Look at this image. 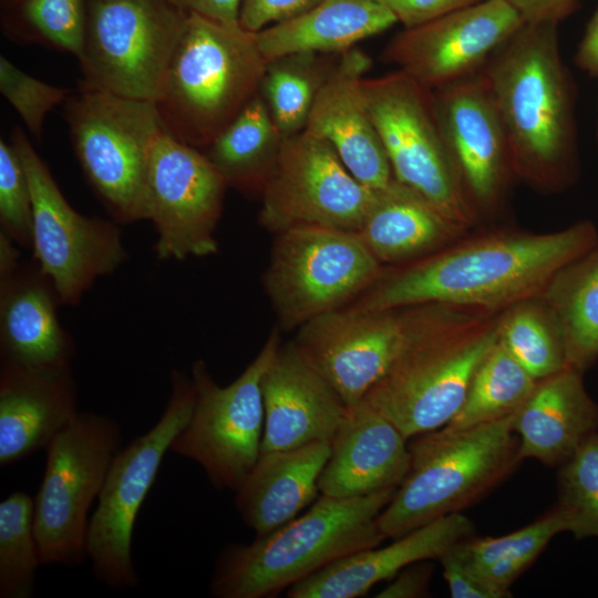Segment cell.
<instances>
[{"label":"cell","instance_id":"1","mask_svg":"<svg viewBox=\"0 0 598 598\" xmlns=\"http://www.w3.org/2000/svg\"><path fill=\"white\" fill-rule=\"evenodd\" d=\"M597 243L589 220L546 234L496 233L381 274L348 306L383 310L441 303L496 312L540 297L563 267Z\"/></svg>","mask_w":598,"mask_h":598},{"label":"cell","instance_id":"2","mask_svg":"<svg viewBox=\"0 0 598 598\" xmlns=\"http://www.w3.org/2000/svg\"><path fill=\"white\" fill-rule=\"evenodd\" d=\"M504 127L517 177L547 192L578 175L576 85L556 24L520 25L481 70Z\"/></svg>","mask_w":598,"mask_h":598},{"label":"cell","instance_id":"3","mask_svg":"<svg viewBox=\"0 0 598 598\" xmlns=\"http://www.w3.org/2000/svg\"><path fill=\"white\" fill-rule=\"evenodd\" d=\"M396 488L354 498L320 495L303 515L251 544L218 556L209 591L216 598L274 597L327 566L385 539L378 516Z\"/></svg>","mask_w":598,"mask_h":598},{"label":"cell","instance_id":"4","mask_svg":"<svg viewBox=\"0 0 598 598\" xmlns=\"http://www.w3.org/2000/svg\"><path fill=\"white\" fill-rule=\"evenodd\" d=\"M514 414L414 436L409 471L377 519L385 538L460 513L503 482L522 462Z\"/></svg>","mask_w":598,"mask_h":598},{"label":"cell","instance_id":"5","mask_svg":"<svg viewBox=\"0 0 598 598\" xmlns=\"http://www.w3.org/2000/svg\"><path fill=\"white\" fill-rule=\"evenodd\" d=\"M266 63L255 33L188 13L157 103L167 128L205 150L259 92Z\"/></svg>","mask_w":598,"mask_h":598},{"label":"cell","instance_id":"6","mask_svg":"<svg viewBox=\"0 0 598 598\" xmlns=\"http://www.w3.org/2000/svg\"><path fill=\"white\" fill-rule=\"evenodd\" d=\"M487 313L441 303L383 310L346 306L301 326L292 341L344 404L353 406L409 350Z\"/></svg>","mask_w":598,"mask_h":598},{"label":"cell","instance_id":"7","mask_svg":"<svg viewBox=\"0 0 598 598\" xmlns=\"http://www.w3.org/2000/svg\"><path fill=\"white\" fill-rule=\"evenodd\" d=\"M68 120L83 172L115 220L146 219L150 161L167 130L158 105L86 87Z\"/></svg>","mask_w":598,"mask_h":598},{"label":"cell","instance_id":"8","mask_svg":"<svg viewBox=\"0 0 598 598\" xmlns=\"http://www.w3.org/2000/svg\"><path fill=\"white\" fill-rule=\"evenodd\" d=\"M122 427L107 415L79 412L47 446L34 497V528L43 565L89 560V511L122 448Z\"/></svg>","mask_w":598,"mask_h":598},{"label":"cell","instance_id":"9","mask_svg":"<svg viewBox=\"0 0 598 598\" xmlns=\"http://www.w3.org/2000/svg\"><path fill=\"white\" fill-rule=\"evenodd\" d=\"M196 392L184 372H171V394L158 421L122 447L113 460L90 517L87 557L94 578L113 589L138 586L132 559L134 526L164 456L188 422Z\"/></svg>","mask_w":598,"mask_h":598},{"label":"cell","instance_id":"10","mask_svg":"<svg viewBox=\"0 0 598 598\" xmlns=\"http://www.w3.org/2000/svg\"><path fill=\"white\" fill-rule=\"evenodd\" d=\"M488 315L409 350L362 401L408 440L446 425L461 409L478 365L499 339V318Z\"/></svg>","mask_w":598,"mask_h":598},{"label":"cell","instance_id":"11","mask_svg":"<svg viewBox=\"0 0 598 598\" xmlns=\"http://www.w3.org/2000/svg\"><path fill=\"white\" fill-rule=\"evenodd\" d=\"M362 96L394 178L467 228L477 219L453 166L434 93L395 70L364 78Z\"/></svg>","mask_w":598,"mask_h":598},{"label":"cell","instance_id":"12","mask_svg":"<svg viewBox=\"0 0 598 598\" xmlns=\"http://www.w3.org/2000/svg\"><path fill=\"white\" fill-rule=\"evenodd\" d=\"M86 87L158 103L188 12L169 0H89Z\"/></svg>","mask_w":598,"mask_h":598},{"label":"cell","instance_id":"13","mask_svg":"<svg viewBox=\"0 0 598 598\" xmlns=\"http://www.w3.org/2000/svg\"><path fill=\"white\" fill-rule=\"evenodd\" d=\"M279 331H271L255 359L226 386L216 383L203 360L192 365L195 405L171 452L197 463L216 489L236 492L261 453L262 380L281 344Z\"/></svg>","mask_w":598,"mask_h":598},{"label":"cell","instance_id":"14","mask_svg":"<svg viewBox=\"0 0 598 598\" xmlns=\"http://www.w3.org/2000/svg\"><path fill=\"white\" fill-rule=\"evenodd\" d=\"M381 266L353 231L296 227L276 234L264 287L279 329L346 307L381 276Z\"/></svg>","mask_w":598,"mask_h":598},{"label":"cell","instance_id":"15","mask_svg":"<svg viewBox=\"0 0 598 598\" xmlns=\"http://www.w3.org/2000/svg\"><path fill=\"white\" fill-rule=\"evenodd\" d=\"M12 145L31 189L33 260L54 285L60 302L75 306L96 279L126 260L121 230L113 221L78 213L20 130Z\"/></svg>","mask_w":598,"mask_h":598},{"label":"cell","instance_id":"16","mask_svg":"<svg viewBox=\"0 0 598 598\" xmlns=\"http://www.w3.org/2000/svg\"><path fill=\"white\" fill-rule=\"evenodd\" d=\"M260 193L259 221L269 231L323 227L357 233L375 189L360 183L326 140L303 130L283 140Z\"/></svg>","mask_w":598,"mask_h":598},{"label":"cell","instance_id":"17","mask_svg":"<svg viewBox=\"0 0 598 598\" xmlns=\"http://www.w3.org/2000/svg\"><path fill=\"white\" fill-rule=\"evenodd\" d=\"M227 184L198 148L167 128L152 152L147 220L157 233L156 257L185 260L218 250L215 230Z\"/></svg>","mask_w":598,"mask_h":598},{"label":"cell","instance_id":"18","mask_svg":"<svg viewBox=\"0 0 598 598\" xmlns=\"http://www.w3.org/2000/svg\"><path fill=\"white\" fill-rule=\"evenodd\" d=\"M523 24L505 0H486L404 28L389 41L381 59L434 91L478 73Z\"/></svg>","mask_w":598,"mask_h":598},{"label":"cell","instance_id":"19","mask_svg":"<svg viewBox=\"0 0 598 598\" xmlns=\"http://www.w3.org/2000/svg\"><path fill=\"white\" fill-rule=\"evenodd\" d=\"M433 93L444 141L470 205L477 216L496 210L516 174L482 72Z\"/></svg>","mask_w":598,"mask_h":598},{"label":"cell","instance_id":"20","mask_svg":"<svg viewBox=\"0 0 598 598\" xmlns=\"http://www.w3.org/2000/svg\"><path fill=\"white\" fill-rule=\"evenodd\" d=\"M262 395L261 452L330 443L348 409L293 341L279 346L264 375Z\"/></svg>","mask_w":598,"mask_h":598},{"label":"cell","instance_id":"21","mask_svg":"<svg viewBox=\"0 0 598 598\" xmlns=\"http://www.w3.org/2000/svg\"><path fill=\"white\" fill-rule=\"evenodd\" d=\"M371 66L372 59L358 47L342 52L313 102L305 130L326 140L360 183L381 189L394 176L362 96L361 83Z\"/></svg>","mask_w":598,"mask_h":598},{"label":"cell","instance_id":"22","mask_svg":"<svg viewBox=\"0 0 598 598\" xmlns=\"http://www.w3.org/2000/svg\"><path fill=\"white\" fill-rule=\"evenodd\" d=\"M71 365L0 363V465L45 450L79 414Z\"/></svg>","mask_w":598,"mask_h":598},{"label":"cell","instance_id":"23","mask_svg":"<svg viewBox=\"0 0 598 598\" xmlns=\"http://www.w3.org/2000/svg\"><path fill=\"white\" fill-rule=\"evenodd\" d=\"M406 437L364 401L348 406L319 477L321 495L354 498L398 488L410 466Z\"/></svg>","mask_w":598,"mask_h":598},{"label":"cell","instance_id":"24","mask_svg":"<svg viewBox=\"0 0 598 598\" xmlns=\"http://www.w3.org/2000/svg\"><path fill=\"white\" fill-rule=\"evenodd\" d=\"M472 522L452 513L395 538L383 548L349 555L287 589L290 598H355L374 585L391 579L405 567L439 559L452 546L471 537Z\"/></svg>","mask_w":598,"mask_h":598},{"label":"cell","instance_id":"25","mask_svg":"<svg viewBox=\"0 0 598 598\" xmlns=\"http://www.w3.org/2000/svg\"><path fill=\"white\" fill-rule=\"evenodd\" d=\"M58 303L54 285L34 260L0 279L1 362L71 365L75 347L59 321Z\"/></svg>","mask_w":598,"mask_h":598},{"label":"cell","instance_id":"26","mask_svg":"<svg viewBox=\"0 0 598 598\" xmlns=\"http://www.w3.org/2000/svg\"><path fill=\"white\" fill-rule=\"evenodd\" d=\"M513 429L522 461L560 466L598 432V404L585 388L584 373L566 367L538 380L515 412Z\"/></svg>","mask_w":598,"mask_h":598},{"label":"cell","instance_id":"27","mask_svg":"<svg viewBox=\"0 0 598 598\" xmlns=\"http://www.w3.org/2000/svg\"><path fill=\"white\" fill-rule=\"evenodd\" d=\"M329 455V442L261 452L235 492L244 523L262 536L296 518L318 498L319 477Z\"/></svg>","mask_w":598,"mask_h":598},{"label":"cell","instance_id":"28","mask_svg":"<svg viewBox=\"0 0 598 598\" xmlns=\"http://www.w3.org/2000/svg\"><path fill=\"white\" fill-rule=\"evenodd\" d=\"M396 22L382 0H321L299 17L256 32L255 40L267 61L295 52L342 53Z\"/></svg>","mask_w":598,"mask_h":598},{"label":"cell","instance_id":"29","mask_svg":"<svg viewBox=\"0 0 598 598\" xmlns=\"http://www.w3.org/2000/svg\"><path fill=\"white\" fill-rule=\"evenodd\" d=\"M464 229L394 178L386 187L375 189L372 205L357 234L383 265L424 255Z\"/></svg>","mask_w":598,"mask_h":598},{"label":"cell","instance_id":"30","mask_svg":"<svg viewBox=\"0 0 598 598\" xmlns=\"http://www.w3.org/2000/svg\"><path fill=\"white\" fill-rule=\"evenodd\" d=\"M539 298L560 332L566 367L585 373L598 359V243L563 267Z\"/></svg>","mask_w":598,"mask_h":598},{"label":"cell","instance_id":"31","mask_svg":"<svg viewBox=\"0 0 598 598\" xmlns=\"http://www.w3.org/2000/svg\"><path fill=\"white\" fill-rule=\"evenodd\" d=\"M283 140L258 92L204 154L227 186L261 192Z\"/></svg>","mask_w":598,"mask_h":598},{"label":"cell","instance_id":"32","mask_svg":"<svg viewBox=\"0 0 598 598\" xmlns=\"http://www.w3.org/2000/svg\"><path fill=\"white\" fill-rule=\"evenodd\" d=\"M566 532L554 507L536 522L499 537H467L453 546L463 565L499 598L511 597L509 587L533 564L550 539Z\"/></svg>","mask_w":598,"mask_h":598},{"label":"cell","instance_id":"33","mask_svg":"<svg viewBox=\"0 0 598 598\" xmlns=\"http://www.w3.org/2000/svg\"><path fill=\"white\" fill-rule=\"evenodd\" d=\"M340 54L295 52L267 61L259 94L283 138L306 128L313 102Z\"/></svg>","mask_w":598,"mask_h":598},{"label":"cell","instance_id":"34","mask_svg":"<svg viewBox=\"0 0 598 598\" xmlns=\"http://www.w3.org/2000/svg\"><path fill=\"white\" fill-rule=\"evenodd\" d=\"M536 384L498 339L475 371L461 409L444 426L461 430L506 417L523 405Z\"/></svg>","mask_w":598,"mask_h":598},{"label":"cell","instance_id":"35","mask_svg":"<svg viewBox=\"0 0 598 598\" xmlns=\"http://www.w3.org/2000/svg\"><path fill=\"white\" fill-rule=\"evenodd\" d=\"M41 565L34 499L12 492L0 503V598H32Z\"/></svg>","mask_w":598,"mask_h":598},{"label":"cell","instance_id":"36","mask_svg":"<svg viewBox=\"0 0 598 598\" xmlns=\"http://www.w3.org/2000/svg\"><path fill=\"white\" fill-rule=\"evenodd\" d=\"M534 299L506 309L499 318V340L538 381L565 369L566 357L556 322L544 302L539 306Z\"/></svg>","mask_w":598,"mask_h":598},{"label":"cell","instance_id":"37","mask_svg":"<svg viewBox=\"0 0 598 598\" xmlns=\"http://www.w3.org/2000/svg\"><path fill=\"white\" fill-rule=\"evenodd\" d=\"M555 508L577 539L598 538V432L560 465Z\"/></svg>","mask_w":598,"mask_h":598},{"label":"cell","instance_id":"38","mask_svg":"<svg viewBox=\"0 0 598 598\" xmlns=\"http://www.w3.org/2000/svg\"><path fill=\"white\" fill-rule=\"evenodd\" d=\"M22 19L40 35L81 59L87 8L84 0H21Z\"/></svg>","mask_w":598,"mask_h":598},{"label":"cell","instance_id":"39","mask_svg":"<svg viewBox=\"0 0 598 598\" xmlns=\"http://www.w3.org/2000/svg\"><path fill=\"white\" fill-rule=\"evenodd\" d=\"M0 221L14 243L31 247L32 196L22 161L11 144L0 141Z\"/></svg>","mask_w":598,"mask_h":598},{"label":"cell","instance_id":"40","mask_svg":"<svg viewBox=\"0 0 598 598\" xmlns=\"http://www.w3.org/2000/svg\"><path fill=\"white\" fill-rule=\"evenodd\" d=\"M0 91L27 127L40 137L49 111L66 97V90L40 81L0 58Z\"/></svg>","mask_w":598,"mask_h":598},{"label":"cell","instance_id":"41","mask_svg":"<svg viewBox=\"0 0 598 598\" xmlns=\"http://www.w3.org/2000/svg\"><path fill=\"white\" fill-rule=\"evenodd\" d=\"M321 0H243L239 24L256 33L269 25L291 20L313 8Z\"/></svg>","mask_w":598,"mask_h":598},{"label":"cell","instance_id":"42","mask_svg":"<svg viewBox=\"0 0 598 598\" xmlns=\"http://www.w3.org/2000/svg\"><path fill=\"white\" fill-rule=\"evenodd\" d=\"M398 22L412 28L486 0H382Z\"/></svg>","mask_w":598,"mask_h":598},{"label":"cell","instance_id":"43","mask_svg":"<svg viewBox=\"0 0 598 598\" xmlns=\"http://www.w3.org/2000/svg\"><path fill=\"white\" fill-rule=\"evenodd\" d=\"M439 560L453 598H499L463 565L454 553L453 546Z\"/></svg>","mask_w":598,"mask_h":598},{"label":"cell","instance_id":"44","mask_svg":"<svg viewBox=\"0 0 598 598\" xmlns=\"http://www.w3.org/2000/svg\"><path fill=\"white\" fill-rule=\"evenodd\" d=\"M520 16L524 23L556 24L569 17L580 0H505Z\"/></svg>","mask_w":598,"mask_h":598},{"label":"cell","instance_id":"45","mask_svg":"<svg viewBox=\"0 0 598 598\" xmlns=\"http://www.w3.org/2000/svg\"><path fill=\"white\" fill-rule=\"evenodd\" d=\"M423 561L414 563L402 569L375 597L416 598L424 596L427 591L433 567Z\"/></svg>","mask_w":598,"mask_h":598},{"label":"cell","instance_id":"46","mask_svg":"<svg viewBox=\"0 0 598 598\" xmlns=\"http://www.w3.org/2000/svg\"><path fill=\"white\" fill-rule=\"evenodd\" d=\"M169 1L188 13H197L226 24H239V11L243 0Z\"/></svg>","mask_w":598,"mask_h":598},{"label":"cell","instance_id":"47","mask_svg":"<svg viewBox=\"0 0 598 598\" xmlns=\"http://www.w3.org/2000/svg\"><path fill=\"white\" fill-rule=\"evenodd\" d=\"M576 65L588 75L598 76V8L589 19L574 56Z\"/></svg>","mask_w":598,"mask_h":598},{"label":"cell","instance_id":"48","mask_svg":"<svg viewBox=\"0 0 598 598\" xmlns=\"http://www.w3.org/2000/svg\"><path fill=\"white\" fill-rule=\"evenodd\" d=\"M9 1H11V2H13V3H14V2L17 3V2H19V1H21V0H9Z\"/></svg>","mask_w":598,"mask_h":598},{"label":"cell","instance_id":"49","mask_svg":"<svg viewBox=\"0 0 598 598\" xmlns=\"http://www.w3.org/2000/svg\"><path fill=\"white\" fill-rule=\"evenodd\" d=\"M597 144H598V122H597Z\"/></svg>","mask_w":598,"mask_h":598}]
</instances>
